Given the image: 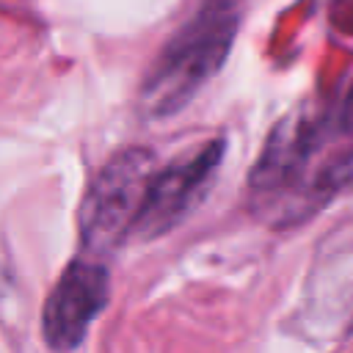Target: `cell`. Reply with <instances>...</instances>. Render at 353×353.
Listing matches in <instances>:
<instances>
[{"instance_id":"6da1fadb","label":"cell","mask_w":353,"mask_h":353,"mask_svg":"<svg viewBox=\"0 0 353 353\" xmlns=\"http://www.w3.org/2000/svg\"><path fill=\"white\" fill-rule=\"evenodd\" d=\"M243 0H201L196 14L168 39L141 85L149 119L179 113L223 66L240 28Z\"/></svg>"},{"instance_id":"7a4b0ae2","label":"cell","mask_w":353,"mask_h":353,"mask_svg":"<svg viewBox=\"0 0 353 353\" xmlns=\"http://www.w3.org/2000/svg\"><path fill=\"white\" fill-rule=\"evenodd\" d=\"M154 174L157 157L146 146H130L102 165L80 207V240L88 254H110L132 237Z\"/></svg>"},{"instance_id":"3957f363","label":"cell","mask_w":353,"mask_h":353,"mask_svg":"<svg viewBox=\"0 0 353 353\" xmlns=\"http://www.w3.org/2000/svg\"><path fill=\"white\" fill-rule=\"evenodd\" d=\"M298 331L317 345L353 334V223L331 229L317 245L298 303Z\"/></svg>"},{"instance_id":"277c9868","label":"cell","mask_w":353,"mask_h":353,"mask_svg":"<svg viewBox=\"0 0 353 353\" xmlns=\"http://www.w3.org/2000/svg\"><path fill=\"white\" fill-rule=\"evenodd\" d=\"M221 160H223V138H212L199 149H193L190 154L168 163L165 168H157L146 201L141 207V215L135 221L132 237L154 240L171 232L176 223H182L185 215L207 193Z\"/></svg>"},{"instance_id":"5b68a950","label":"cell","mask_w":353,"mask_h":353,"mask_svg":"<svg viewBox=\"0 0 353 353\" xmlns=\"http://www.w3.org/2000/svg\"><path fill=\"white\" fill-rule=\"evenodd\" d=\"M108 295L110 279L105 265L85 256H77L72 265H66L41 312V334L47 345L55 350L77 347L105 309Z\"/></svg>"},{"instance_id":"8992f818","label":"cell","mask_w":353,"mask_h":353,"mask_svg":"<svg viewBox=\"0 0 353 353\" xmlns=\"http://www.w3.org/2000/svg\"><path fill=\"white\" fill-rule=\"evenodd\" d=\"M320 146V119L309 110L284 116L268 135L259 160L251 168L248 185L256 199L279 204L303 179L312 154Z\"/></svg>"},{"instance_id":"52a82bcc","label":"cell","mask_w":353,"mask_h":353,"mask_svg":"<svg viewBox=\"0 0 353 353\" xmlns=\"http://www.w3.org/2000/svg\"><path fill=\"white\" fill-rule=\"evenodd\" d=\"M339 130L353 135V83L342 99V108H339Z\"/></svg>"}]
</instances>
